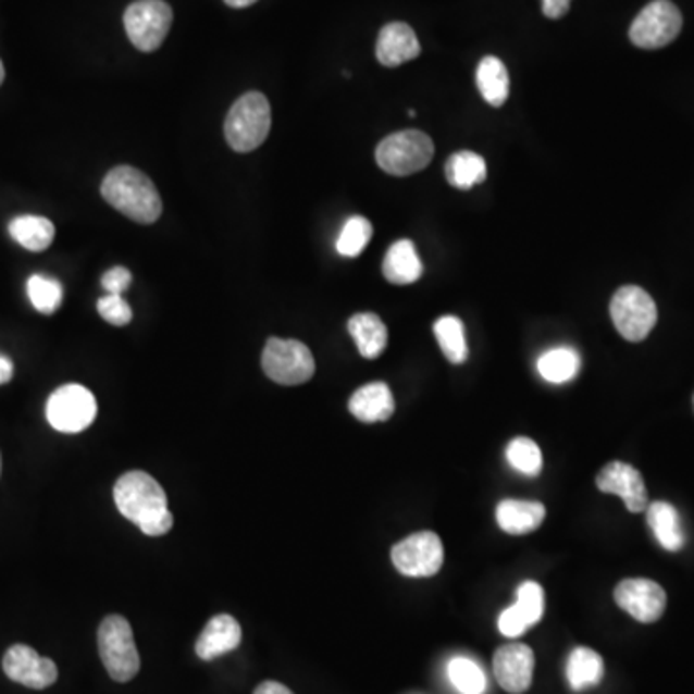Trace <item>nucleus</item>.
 I'll return each mask as SVG.
<instances>
[{"instance_id":"obj_1","label":"nucleus","mask_w":694,"mask_h":694,"mask_svg":"<svg viewBox=\"0 0 694 694\" xmlns=\"http://www.w3.org/2000/svg\"><path fill=\"white\" fill-rule=\"evenodd\" d=\"M114 504L120 513L147 536H162L174 525L161 484L144 471H129L120 476L114 484Z\"/></svg>"},{"instance_id":"obj_2","label":"nucleus","mask_w":694,"mask_h":694,"mask_svg":"<svg viewBox=\"0 0 694 694\" xmlns=\"http://www.w3.org/2000/svg\"><path fill=\"white\" fill-rule=\"evenodd\" d=\"M107 203L139 224H153L162 214L161 195L153 182L134 166H116L102 179Z\"/></svg>"},{"instance_id":"obj_3","label":"nucleus","mask_w":694,"mask_h":694,"mask_svg":"<svg viewBox=\"0 0 694 694\" xmlns=\"http://www.w3.org/2000/svg\"><path fill=\"white\" fill-rule=\"evenodd\" d=\"M272 126L271 104L259 91L241 95L230 109L224 136L237 153H249L267 141Z\"/></svg>"},{"instance_id":"obj_4","label":"nucleus","mask_w":694,"mask_h":694,"mask_svg":"<svg viewBox=\"0 0 694 694\" xmlns=\"http://www.w3.org/2000/svg\"><path fill=\"white\" fill-rule=\"evenodd\" d=\"M97 643H99L102 666L107 668L114 681L127 683L136 678L141 668V658L137 653L132 625L126 618L107 616L102 619L97 633Z\"/></svg>"},{"instance_id":"obj_5","label":"nucleus","mask_w":694,"mask_h":694,"mask_svg":"<svg viewBox=\"0 0 694 694\" xmlns=\"http://www.w3.org/2000/svg\"><path fill=\"white\" fill-rule=\"evenodd\" d=\"M434 157L431 137L419 129H404L384 137L376 147V162L386 174L411 176L426 169Z\"/></svg>"},{"instance_id":"obj_6","label":"nucleus","mask_w":694,"mask_h":694,"mask_svg":"<svg viewBox=\"0 0 694 694\" xmlns=\"http://www.w3.org/2000/svg\"><path fill=\"white\" fill-rule=\"evenodd\" d=\"M611 321L627 342H643L658 322V309L648 292L639 286L619 288L610 303Z\"/></svg>"},{"instance_id":"obj_7","label":"nucleus","mask_w":694,"mask_h":694,"mask_svg":"<svg viewBox=\"0 0 694 694\" xmlns=\"http://www.w3.org/2000/svg\"><path fill=\"white\" fill-rule=\"evenodd\" d=\"M263 371L276 384L299 386L313 379L314 357L299 339L271 338L264 346Z\"/></svg>"},{"instance_id":"obj_8","label":"nucleus","mask_w":694,"mask_h":694,"mask_svg":"<svg viewBox=\"0 0 694 694\" xmlns=\"http://www.w3.org/2000/svg\"><path fill=\"white\" fill-rule=\"evenodd\" d=\"M45 413L54 431L77 434L95 423L97 399L82 384H64L52 392Z\"/></svg>"},{"instance_id":"obj_9","label":"nucleus","mask_w":694,"mask_h":694,"mask_svg":"<svg viewBox=\"0 0 694 694\" xmlns=\"http://www.w3.org/2000/svg\"><path fill=\"white\" fill-rule=\"evenodd\" d=\"M683 16L671 0H653L635 17L629 29V39L646 51L661 49L681 34Z\"/></svg>"},{"instance_id":"obj_10","label":"nucleus","mask_w":694,"mask_h":694,"mask_svg":"<svg viewBox=\"0 0 694 694\" xmlns=\"http://www.w3.org/2000/svg\"><path fill=\"white\" fill-rule=\"evenodd\" d=\"M124 26L136 49L157 51L172 26V9L164 0H137L127 7Z\"/></svg>"},{"instance_id":"obj_11","label":"nucleus","mask_w":694,"mask_h":694,"mask_svg":"<svg viewBox=\"0 0 694 694\" xmlns=\"http://www.w3.org/2000/svg\"><path fill=\"white\" fill-rule=\"evenodd\" d=\"M392 563L401 575H436L444 563L441 536L431 531L407 536L392 548Z\"/></svg>"},{"instance_id":"obj_12","label":"nucleus","mask_w":694,"mask_h":694,"mask_svg":"<svg viewBox=\"0 0 694 694\" xmlns=\"http://www.w3.org/2000/svg\"><path fill=\"white\" fill-rule=\"evenodd\" d=\"M2 669L14 683L35 691L54 685L59 679L57 664L51 658H42L27 644L10 646L2 658Z\"/></svg>"},{"instance_id":"obj_13","label":"nucleus","mask_w":694,"mask_h":694,"mask_svg":"<svg viewBox=\"0 0 694 694\" xmlns=\"http://www.w3.org/2000/svg\"><path fill=\"white\" fill-rule=\"evenodd\" d=\"M614 598L619 608L641 623H654L664 616L668 596L660 584L650 579H625L616 586Z\"/></svg>"},{"instance_id":"obj_14","label":"nucleus","mask_w":694,"mask_h":694,"mask_svg":"<svg viewBox=\"0 0 694 694\" xmlns=\"http://www.w3.org/2000/svg\"><path fill=\"white\" fill-rule=\"evenodd\" d=\"M494 676L509 694H523L531 689L534 673V653L526 644L500 646L492 660Z\"/></svg>"},{"instance_id":"obj_15","label":"nucleus","mask_w":694,"mask_h":694,"mask_svg":"<svg viewBox=\"0 0 694 694\" xmlns=\"http://www.w3.org/2000/svg\"><path fill=\"white\" fill-rule=\"evenodd\" d=\"M596 486L598 491L619 496L631 513H641L648 508V492L644 486L643 474L629 463H608L596 476Z\"/></svg>"},{"instance_id":"obj_16","label":"nucleus","mask_w":694,"mask_h":694,"mask_svg":"<svg viewBox=\"0 0 694 694\" xmlns=\"http://www.w3.org/2000/svg\"><path fill=\"white\" fill-rule=\"evenodd\" d=\"M421 54V42L416 32L404 22H392L384 26L376 41V59L386 69H396Z\"/></svg>"},{"instance_id":"obj_17","label":"nucleus","mask_w":694,"mask_h":694,"mask_svg":"<svg viewBox=\"0 0 694 694\" xmlns=\"http://www.w3.org/2000/svg\"><path fill=\"white\" fill-rule=\"evenodd\" d=\"M241 643V625L228 614L214 616L205 625L195 643V654L205 661L216 660L224 654L234 653Z\"/></svg>"},{"instance_id":"obj_18","label":"nucleus","mask_w":694,"mask_h":694,"mask_svg":"<svg viewBox=\"0 0 694 694\" xmlns=\"http://www.w3.org/2000/svg\"><path fill=\"white\" fill-rule=\"evenodd\" d=\"M396 411V401L392 389L384 382H371L357 389L349 398V413L361 423H382L388 421Z\"/></svg>"},{"instance_id":"obj_19","label":"nucleus","mask_w":694,"mask_h":694,"mask_svg":"<svg viewBox=\"0 0 694 694\" xmlns=\"http://www.w3.org/2000/svg\"><path fill=\"white\" fill-rule=\"evenodd\" d=\"M546 508L541 501L504 500L496 508V521L501 531L508 534H529L542 525Z\"/></svg>"},{"instance_id":"obj_20","label":"nucleus","mask_w":694,"mask_h":694,"mask_svg":"<svg viewBox=\"0 0 694 694\" xmlns=\"http://www.w3.org/2000/svg\"><path fill=\"white\" fill-rule=\"evenodd\" d=\"M382 272H384V278L396 286H407L421 278L423 263L411 239H399L389 247L382 263Z\"/></svg>"},{"instance_id":"obj_21","label":"nucleus","mask_w":694,"mask_h":694,"mask_svg":"<svg viewBox=\"0 0 694 694\" xmlns=\"http://www.w3.org/2000/svg\"><path fill=\"white\" fill-rule=\"evenodd\" d=\"M646 521L664 550L679 552L685 546V533L678 509L668 501H653L646 508Z\"/></svg>"},{"instance_id":"obj_22","label":"nucleus","mask_w":694,"mask_h":694,"mask_svg":"<svg viewBox=\"0 0 694 694\" xmlns=\"http://www.w3.org/2000/svg\"><path fill=\"white\" fill-rule=\"evenodd\" d=\"M347 331L364 359H376L388 346V329L379 314H354L347 322Z\"/></svg>"},{"instance_id":"obj_23","label":"nucleus","mask_w":694,"mask_h":694,"mask_svg":"<svg viewBox=\"0 0 694 694\" xmlns=\"http://www.w3.org/2000/svg\"><path fill=\"white\" fill-rule=\"evenodd\" d=\"M476 87L491 107H501L509 97V74L498 57H484L476 69Z\"/></svg>"},{"instance_id":"obj_24","label":"nucleus","mask_w":694,"mask_h":694,"mask_svg":"<svg viewBox=\"0 0 694 694\" xmlns=\"http://www.w3.org/2000/svg\"><path fill=\"white\" fill-rule=\"evenodd\" d=\"M602 679H604V660L600 654L594 653L593 648H586V646H579L569 654L568 681L575 693H583L586 689L600 685Z\"/></svg>"},{"instance_id":"obj_25","label":"nucleus","mask_w":694,"mask_h":694,"mask_svg":"<svg viewBox=\"0 0 694 694\" xmlns=\"http://www.w3.org/2000/svg\"><path fill=\"white\" fill-rule=\"evenodd\" d=\"M10 236L27 251H45L54 239V224L45 216L22 214L10 222Z\"/></svg>"},{"instance_id":"obj_26","label":"nucleus","mask_w":694,"mask_h":694,"mask_svg":"<svg viewBox=\"0 0 694 694\" xmlns=\"http://www.w3.org/2000/svg\"><path fill=\"white\" fill-rule=\"evenodd\" d=\"M538 374L550 384H566L573 381L581 371V356L573 347L559 346L542 354L536 363Z\"/></svg>"},{"instance_id":"obj_27","label":"nucleus","mask_w":694,"mask_h":694,"mask_svg":"<svg viewBox=\"0 0 694 694\" xmlns=\"http://www.w3.org/2000/svg\"><path fill=\"white\" fill-rule=\"evenodd\" d=\"M486 162L473 151H458L446 162V178L458 189H471L486 179Z\"/></svg>"},{"instance_id":"obj_28","label":"nucleus","mask_w":694,"mask_h":694,"mask_svg":"<svg viewBox=\"0 0 694 694\" xmlns=\"http://www.w3.org/2000/svg\"><path fill=\"white\" fill-rule=\"evenodd\" d=\"M434 336L438 339L442 354L449 363L463 364L469 356L466 339V326L458 317L446 314L434 322Z\"/></svg>"},{"instance_id":"obj_29","label":"nucleus","mask_w":694,"mask_h":694,"mask_svg":"<svg viewBox=\"0 0 694 694\" xmlns=\"http://www.w3.org/2000/svg\"><path fill=\"white\" fill-rule=\"evenodd\" d=\"M448 678L461 694H483L486 691L483 669L466 656H456L449 660Z\"/></svg>"},{"instance_id":"obj_30","label":"nucleus","mask_w":694,"mask_h":694,"mask_svg":"<svg viewBox=\"0 0 694 694\" xmlns=\"http://www.w3.org/2000/svg\"><path fill=\"white\" fill-rule=\"evenodd\" d=\"M27 297L32 301V306L42 314H52L62 303V284L59 280L42 276V274H34L27 280Z\"/></svg>"},{"instance_id":"obj_31","label":"nucleus","mask_w":694,"mask_h":694,"mask_svg":"<svg viewBox=\"0 0 694 694\" xmlns=\"http://www.w3.org/2000/svg\"><path fill=\"white\" fill-rule=\"evenodd\" d=\"M371 237H373V224L364 216H351L339 232L336 251L347 259L359 257L363 253L367 244L371 241Z\"/></svg>"},{"instance_id":"obj_32","label":"nucleus","mask_w":694,"mask_h":694,"mask_svg":"<svg viewBox=\"0 0 694 694\" xmlns=\"http://www.w3.org/2000/svg\"><path fill=\"white\" fill-rule=\"evenodd\" d=\"M509 466L526 476H538L542 473V451L536 442L519 436L509 442L506 449Z\"/></svg>"},{"instance_id":"obj_33","label":"nucleus","mask_w":694,"mask_h":694,"mask_svg":"<svg viewBox=\"0 0 694 694\" xmlns=\"http://www.w3.org/2000/svg\"><path fill=\"white\" fill-rule=\"evenodd\" d=\"M517 606L521 610H525L526 616L533 619L534 625L541 621L544 616V591L538 583L526 581L517 588Z\"/></svg>"},{"instance_id":"obj_34","label":"nucleus","mask_w":694,"mask_h":694,"mask_svg":"<svg viewBox=\"0 0 694 694\" xmlns=\"http://www.w3.org/2000/svg\"><path fill=\"white\" fill-rule=\"evenodd\" d=\"M97 311L101 314L102 319L107 322H111L114 326H126L132 321V307L127 303L126 299L116 294H107L97 301Z\"/></svg>"},{"instance_id":"obj_35","label":"nucleus","mask_w":694,"mask_h":694,"mask_svg":"<svg viewBox=\"0 0 694 694\" xmlns=\"http://www.w3.org/2000/svg\"><path fill=\"white\" fill-rule=\"evenodd\" d=\"M533 625V621L517 604H513L508 610L501 611L500 619H498V629H500L501 635L509 636V639L523 635L526 629H531Z\"/></svg>"},{"instance_id":"obj_36","label":"nucleus","mask_w":694,"mask_h":694,"mask_svg":"<svg viewBox=\"0 0 694 694\" xmlns=\"http://www.w3.org/2000/svg\"><path fill=\"white\" fill-rule=\"evenodd\" d=\"M102 288L107 289V294H116L122 296V292H126L132 284V272L124 267H114L111 271L104 272L101 280Z\"/></svg>"},{"instance_id":"obj_37","label":"nucleus","mask_w":694,"mask_h":694,"mask_svg":"<svg viewBox=\"0 0 694 694\" xmlns=\"http://www.w3.org/2000/svg\"><path fill=\"white\" fill-rule=\"evenodd\" d=\"M569 7H571V0H542V12L550 20L566 16Z\"/></svg>"},{"instance_id":"obj_38","label":"nucleus","mask_w":694,"mask_h":694,"mask_svg":"<svg viewBox=\"0 0 694 694\" xmlns=\"http://www.w3.org/2000/svg\"><path fill=\"white\" fill-rule=\"evenodd\" d=\"M253 694H294L288 686L282 685L278 681H264L255 689Z\"/></svg>"},{"instance_id":"obj_39","label":"nucleus","mask_w":694,"mask_h":694,"mask_svg":"<svg viewBox=\"0 0 694 694\" xmlns=\"http://www.w3.org/2000/svg\"><path fill=\"white\" fill-rule=\"evenodd\" d=\"M12 376H14V363L10 361L9 357L0 354V386L12 381Z\"/></svg>"},{"instance_id":"obj_40","label":"nucleus","mask_w":694,"mask_h":694,"mask_svg":"<svg viewBox=\"0 0 694 694\" xmlns=\"http://www.w3.org/2000/svg\"><path fill=\"white\" fill-rule=\"evenodd\" d=\"M224 2H226L228 7H232V9H247V7L255 4L257 0H224Z\"/></svg>"},{"instance_id":"obj_41","label":"nucleus","mask_w":694,"mask_h":694,"mask_svg":"<svg viewBox=\"0 0 694 694\" xmlns=\"http://www.w3.org/2000/svg\"><path fill=\"white\" fill-rule=\"evenodd\" d=\"M4 82V64H2V60H0V85Z\"/></svg>"},{"instance_id":"obj_42","label":"nucleus","mask_w":694,"mask_h":694,"mask_svg":"<svg viewBox=\"0 0 694 694\" xmlns=\"http://www.w3.org/2000/svg\"><path fill=\"white\" fill-rule=\"evenodd\" d=\"M0 473H2V458H0Z\"/></svg>"},{"instance_id":"obj_43","label":"nucleus","mask_w":694,"mask_h":694,"mask_svg":"<svg viewBox=\"0 0 694 694\" xmlns=\"http://www.w3.org/2000/svg\"><path fill=\"white\" fill-rule=\"evenodd\" d=\"M693 401H694V399H693Z\"/></svg>"}]
</instances>
